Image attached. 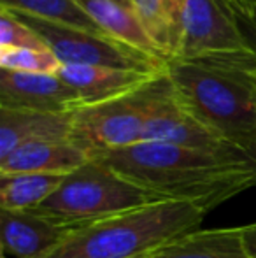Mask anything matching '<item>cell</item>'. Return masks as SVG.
<instances>
[{
	"mask_svg": "<svg viewBox=\"0 0 256 258\" xmlns=\"http://www.w3.org/2000/svg\"><path fill=\"white\" fill-rule=\"evenodd\" d=\"M167 76L179 105L228 144L237 148L256 130V93L246 71L168 60Z\"/></svg>",
	"mask_w": 256,
	"mask_h": 258,
	"instance_id": "3",
	"label": "cell"
},
{
	"mask_svg": "<svg viewBox=\"0 0 256 258\" xmlns=\"http://www.w3.org/2000/svg\"><path fill=\"white\" fill-rule=\"evenodd\" d=\"M242 232H244V244H246L247 253H249L251 258H256V223L242 227Z\"/></svg>",
	"mask_w": 256,
	"mask_h": 258,
	"instance_id": "24",
	"label": "cell"
},
{
	"mask_svg": "<svg viewBox=\"0 0 256 258\" xmlns=\"http://www.w3.org/2000/svg\"><path fill=\"white\" fill-rule=\"evenodd\" d=\"M170 60L246 67L254 61L237 16L223 0H167Z\"/></svg>",
	"mask_w": 256,
	"mask_h": 258,
	"instance_id": "4",
	"label": "cell"
},
{
	"mask_svg": "<svg viewBox=\"0 0 256 258\" xmlns=\"http://www.w3.org/2000/svg\"><path fill=\"white\" fill-rule=\"evenodd\" d=\"M167 72V71H165ZM163 72V74H165ZM161 74L111 67H88V65H63L58 78L77 92L82 105H95L139 90Z\"/></svg>",
	"mask_w": 256,
	"mask_h": 258,
	"instance_id": "11",
	"label": "cell"
},
{
	"mask_svg": "<svg viewBox=\"0 0 256 258\" xmlns=\"http://www.w3.org/2000/svg\"><path fill=\"white\" fill-rule=\"evenodd\" d=\"M237 150H239L242 162L246 163L247 169H249L251 174H253L254 186H256V130L237 146Z\"/></svg>",
	"mask_w": 256,
	"mask_h": 258,
	"instance_id": "21",
	"label": "cell"
},
{
	"mask_svg": "<svg viewBox=\"0 0 256 258\" xmlns=\"http://www.w3.org/2000/svg\"><path fill=\"white\" fill-rule=\"evenodd\" d=\"M92 158L72 141L28 143L0 160V176L14 174H67Z\"/></svg>",
	"mask_w": 256,
	"mask_h": 258,
	"instance_id": "13",
	"label": "cell"
},
{
	"mask_svg": "<svg viewBox=\"0 0 256 258\" xmlns=\"http://www.w3.org/2000/svg\"><path fill=\"white\" fill-rule=\"evenodd\" d=\"M82 225L86 223H75L41 209H0L2 256L46 258Z\"/></svg>",
	"mask_w": 256,
	"mask_h": 258,
	"instance_id": "8",
	"label": "cell"
},
{
	"mask_svg": "<svg viewBox=\"0 0 256 258\" xmlns=\"http://www.w3.org/2000/svg\"><path fill=\"white\" fill-rule=\"evenodd\" d=\"M77 2L114 41L147 56L168 61V56L151 39L128 0H77Z\"/></svg>",
	"mask_w": 256,
	"mask_h": 258,
	"instance_id": "14",
	"label": "cell"
},
{
	"mask_svg": "<svg viewBox=\"0 0 256 258\" xmlns=\"http://www.w3.org/2000/svg\"><path fill=\"white\" fill-rule=\"evenodd\" d=\"M0 107L39 112H74L82 100L58 76L0 69Z\"/></svg>",
	"mask_w": 256,
	"mask_h": 258,
	"instance_id": "9",
	"label": "cell"
},
{
	"mask_svg": "<svg viewBox=\"0 0 256 258\" xmlns=\"http://www.w3.org/2000/svg\"><path fill=\"white\" fill-rule=\"evenodd\" d=\"M205 214L190 202H154L82 225L46 258H146L197 230Z\"/></svg>",
	"mask_w": 256,
	"mask_h": 258,
	"instance_id": "2",
	"label": "cell"
},
{
	"mask_svg": "<svg viewBox=\"0 0 256 258\" xmlns=\"http://www.w3.org/2000/svg\"><path fill=\"white\" fill-rule=\"evenodd\" d=\"M11 13L41 35L49 51L62 61V65L111 67L149 72V74H163L167 71L168 61L135 51L106 34H95L84 28L51 23L20 11H11Z\"/></svg>",
	"mask_w": 256,
	"mask_h": 258,
	"instance_id": "7",
	"label": "cell"
},
{
	"mask_svg": "<svg viewBox=\"0 0 256 258\" xmlns=\"http://www.w3.org/2000/svg\"><path fill=\"white\" fill-rule=\"evenodd\" d=\"M251 78V83H253V88H254V93H256V71H246Z\"/></svg>",
	"mask_w": 256,
	"mask_h": 258,
	"instance_id": "25",
	"label": "cell"
},
{
	"mask_svg": "<svg viewBox=\"0 0 256 258\" xmlns=\"http://www.w3.org/2000/svg\"><path fill=\"white\" fill-rule=\"evenodd\" d=\"M62 67V61L49 49H0V69H6V71L58 76Z\"/></svg>",
	"mask_w": 256,
	"mask_h": 258,
	"instance_id": "18",
	"label": "cell"
},
{
	"mask_svg": "<svg viewBox=\"0 0 256 258\" xmlns=\"http://www.w3.org/2000/svg\"><path fill=\"white\" fill-rule=\"evenodd\" d=\"M49 49L41 35L20 21L11 11L0 9V49Z\"/></svg>",
	"mask_w": 256,
	"mask_h": 258,
	"instance_id": "20",
	"label": "cell"
},
{
	"mask_svg": "<svg viewBox=\"0 0 256 258\" xmlns=\"http://www.w3.org/2000/svg\"><path fill=\"white\" fill-rule=\"evenodd\" d=\"M237 21H239V27L242 30L244 37H246V42L249 46V49L254 54V61L249 67V71H256V18H240L237 16Z\"/></svg>",
	"mask_w": 256,
	"mask_h": 258,
	"instance_id": "22",
	"label": "cell"
},
{
	"mask_svg": "<svg viewBox=\"0 0 256 258\" xmlns=\"http://www.w3.org/2000/svg\"><path fill=\"white\" fill-rule=\"evenodd\" d=\"M146 258H251L244 244L242 227L197 228Z\"/></svg>",
	"mask_w": 256,
	"mask_h": 258,
	"instance_id": "15",
	"label": "cell"
},
{
	"mask_svg": "<svg viewBox=\"0 0 256 258\" xmlns=\"http://www.w3.org/2000/svg\"><path fill=\"white\" fill-rule=\"evenodd\" d=\"M147 34L170 60V16L167 0H128Z\"/></svg>",
	"mask_w": 256,
	"mask_h": 258,
	"instance_id": "19",
	"label": "cell"
},
{
	"mask_svg": "<svg viewBox=\"0 0 256 258\" xmlns=\"http://www.w3.org/2000/svg\"><path fill=\"white\" fill-rule=\"evenodd\" d=\"M72 114L0 107V160L28 143L70 141Z\"/></svg>",
	"mask_w": 256,
	"mask_h": 258,
	"instance_id": "12",
	"label": "cell"
},
{
	"mask_svg": "<svg viewBox=\"0 0 256 258\" xmlns=\"http://www.w3.org/2000/svg\"><path fill=\"white\" fill-rule=\"evenodd\" d=\"M135 184L156 191L167 201H181L204 213L240 191L254 186L251 170L242 158L192 150L156 141L92 155Z\"/></svg>",
	"mask_w": 256,
	"mask_h": 258,
	"instance_id": "1",
	"label": "cell"
},
{
	"mask_svg": "<svg viewBox=\"0 0 256 258\" xmlns=\"http://www.w3.org/2000/svg\"><path fill=\"white\" fill-rule=\"evenodd\" d=\"M142 141H156L168 143L176 146L192 148V150L211 151V153L239 156L240 153L235 146L228 144L225 139L202 125L198 119L185 111L179 105L176 93L158 107V111L149 118L144 128Z\"/></svg>",
	"mask_w": 256,
	"mask_h": 258,
	"instance_id": "10",
	"label": "cell"
},
{
	"mask_svg": "<svg viewBox=\"0 0 256 258\" xmlns=\"http://www.w3.org/2000/svg\"><path fill=\"white\" fill-rule=\"evenodd\" d=\"M2 258H6V256H2Z\"/></svg>",
	"mask_w": 256,
	"mask_h": 258,
	"instance_id": "26",
	"label": "cell"
},
{
	"mask_svg": "<svg viewBox=\"0 0 256 258\" xmlns=\"http://www.w3.org/2000/svg\"><path fill=\"white\" fill-rule=\"evenodd\" d=\"M65 176L60 174H14L0 176V209H39L60 186Z\"/></svg>",
	"mask_w": 256,
	"mask_h": 258,
	"instance_id": "16",
	"label": "cell"
},
{
	"mask_svg": "<svg viewBox=\"0 0 256 258\" xmlns=\"http://www.w3.org/2000/svg\"><path fill=\"white\" fill-rule=\"evenodd\" d=\"M163 201L167 199L123 177L102 160L90 158L67 174L62 186L39 209L75 223H93Z\"/></svg>",
	"mask_w": 256,
	"mask_h": 258,
	"instance_id": "5",
	"label": "cell"
},
{
	"mask_svg": "<svg viewBox=\"0 0 256 258\" xmlns=\"http://www.w3.org/2000/svg\"><path fill=\"white\" fill-rule=\"evenodd\" d=\"M0 7L20 11L51 23L84 28L95 34H106L88 13L79 6L77 0H0ZM107 35V34H106Z\"/></svg>",
	"mask_w": 256,
	"mask_h": 258,
	"instance_id": "17",
	"label": "cell"
},
{
	"mask_svg": "<svg viewBox=\"0 0 256 258\" xmlns=\"http://www.w3.org/2000/svg\"><path fill=\"white\" fill-rule=\"evenodd\" d=\"M235 16L256 18V0H223Z\"/></svg>",
	"mask_w": 256,
	"mask_h": 258,
	"instance_id": "23",
	"label": "cell"
},
{
	"mask_svg": "<svg viewBox=\"0 0 256 258\" xmlns=\"http://www.w3.org/2000/svg\"><path fill=\"white\" fill-rule=\"evenodd\" d=\"M174 95L167 72L139 90L95 105H82L72 114L70 141L90 156L140 143L149 118Z\"/></svg>",
	"mask_w": 256,
	"mask_h": 258,
	"instance_id": "6",
	"label": "cell"
}]
</instances>
